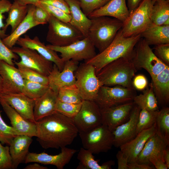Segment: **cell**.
Returning <instances> with one entry per match:
<instances>
[{
	"label": "cell",
	"instance_id": "f1b7e54d",
	"mask_svg": "<svg viewBox=\"0 0 169 169\" xmlns=\"http://www.w3.org/2000/svg\"><path fill=\"white\" fill-rule=\"evenodd\" d=\"M141 35L149 45L169 44V25H157L152 23Z\"/></svg>",
	"mask_w": 169,
	"mask_h": 169
},
{
	"label": "cell",
	"instance_id": "d590c367",
	"mask_svg": "<svg viewBox=\"0 0 169 169\" xmlns=\"http://www.w3.org/2000/svg\"><path fill=\"white\" fill-rule=\"evenodd\" d=\"M49 89L48 85L24 79L22 93L28 98L36 100L44 95Z\"/></svg>",
	"mask_w": 169,
	"mask_h": 169
},
{
	"label": "cell",
	"instance_id": "816d5d0a",
	"mask_svg": "<svg viewBox=\"0 0 169 169\" xmlns=\"http://www.w3.org/2000/svg\"><path fill=\"white\" fill-rule=\"evenodd\" d=\"M116 157L118 169H128V158L120 150L118 151Z\"/></svg>",
	"mask_w": 169,
	"mask_h": 169
},
{
	"label": "cell",
	"instance_id": "7dc6e473",
	"mask_svg": "<svg viewBox=\"0 0 169 169\" xmlns=\"http://www.w3.org/2000/svg\"><path fill=\"white\" fill-rule=\"evenodd\" d=\"M12 4L8 0H0V38L3 39L8 35L4 30L5 24L3 19L5 18L4 14L8 12Z\"/></svg>",
	"mask_w": 169,
	"mask_h": 169
},
{
	"label": "cell",
	"instance_id": "94428289",
	"mask_svg": "<svg viewBox=\"0 0 169 169\" xmlns=\"http://www.w3.org/2000/svg\"><path fill=\"white\" fill-rule=\"evenodd\" d=\"M158 0H152V1L153 3L154 4Z\"/></svg>",
	"mask_w": 169,
	"mask_h": 169
},
{
	"label": "cell",
	"instance_id": "ac0fdd59",
	"mask_svg": "<svg viewBox=\"0 0 169 169\" xmlns=\"http://www.w3.org/2000/svg\"><path fill=\"white\" fill-rule=\"evenodd\" d=\"M135 105L132 101L108 108L100 109L102 124L107 126L112 132L117 127L128 119Z\"/></svg>",
	"mask_w": 169,
	"mask_h": 169
},
{
	"label": "cell",
	"instance_id": "83f0119b",
	"mask_svg": "<svg viewBox=\"0 0 169 169\" xmlns=\"http://www.w3.org/2000/svg\"><path fill=\"white\" fill-rule=\"evenodd\" d=\"M71 16L69 23L78 29L84 37H88L91 20L82 11L79 0H65Z\"/></svg>",
	"mask_w": 169,
	"mask_h": 169
},
{
	"label": "cell",
	"instance_id": "681fc988",
	"mask_svg": "<svg viewBox=\"0 0 169 169\" xmlns=\"http://www.w3.org/2000/svg\"><path fill=\"white\" fill-rule=\"evenodd\" d=\"M148 81L146 77L139 74L134 77L132 80V85L136 90H143L147 87Z\"/></svg>",
	"mask_w": 169,
	"mask_h": 169
},
{
	"label": "cell",
	"instance_id": "74e56055",
	"mask_svg": "<svg viewBox=\"0 0 169 169\" xmlns=\"http://www.w3.org/2000/svg\"><path fill=\"white\" fill-rule=\"evenodd\" d=\"M159 110L153 111L141 110L137 124V134L142 130L150 128L155 123Z\"/></svg>",
	"mask_w": 169,
	"mask_h": 169
},
{
	"label": "cell",
	"instance_id": "5b68a950",
	"mask_svg": "<svg viewBox=\"0 0 169 169\" xmlns=\"http://www.w3.org/2000/svg\"><path fill=\"white\" fill-rule=\"evenodd\" d=\"M131 60L137 70H146L151 79L169 67L155 55L150 45L141 38L135 46Z\"/></svg>",
	"mask_w": 169,
	"mask_h": 169
},
{
	"label": "cell",
	"instance_id": "277c9868",
	"mask_svg": "<svg viewBox=\"0 0 169 169\" xmlns=\"http://www.w3.org/2000/svg\"><path fill=\"white\" fill-rule=\"evenodd\" d=\"M88 37L101 52L107 48L121 29L123 23L115 18L102 16L90 18Z\"/></svg>",
	"mask_w": 169,
	"mask_h": 169
},
{
	"label": "cell",
	"instance_id": "6f0895ef",
	"mask_svg": "<svg viewBox=\"0 0 169 169\" xmlns=\"http://www.w3.org/2000/svg\"><path fill=\"white\" fill-rule=\"evenodd\" d=\"M163 157L164 161L167 166L168 169L169 168V148L167 146L164 151L163 154Z\"/></svg>",
	"mask_w": 169,
	"mask_h": 169
},
{
	"label": "cell",
	"instance_id": "2e32d148",
	"mask_svg": "<svg viewBox=\"0 0 169 169\" xmlns=\"http://www.w3.org/2000/svg\"><path fill=\"white\" fill-rule=\"evenodd\" d=\"M61 149V152L56 155H50L44 152L37 153L29 152L24 163L37 162L44 165H51L55 166L58 169H63L69 162L77 150L66 146Z\"/></svg>",
	"mask_w": 169,
	"mask_h": 169
},
{
	"label": "cell",
	"instance_id": "9f6ffc18",
	"mask_svg": "<svg viewBox=\"0 0 169 169\" xmlns=\"http://www.w3.org/2000/svg\"><path fill=\"white\" fill-rule=\"evenodd\" d=\"M16 2L24 5H33L35 6H38L40 3L39 0H13Z\"/></svg>",
	"mask_w": 169,
	"mask_h": 169
},
{
	"label": "cell",
	"instance_id": "6da1fadb",
	"mask_svg": "<svg viewBox=\"0 0 169 169\" xmlns=\"http://www.w3.org/2000/svg\"><path fill=\"white\" fill-rule=\"evenodd\" d=\"M37 140L44 149H59L71 144L79 131L73 119L56 112L36 122Z\"/></svg>",
	"mask_w": 169,
	"mask_h": 169
},
{
	"label": "cell",
	"instance_id": "9a60e30c",
	"mask_svg": "<svg viewBox=\"0 0 169 169\" xmlns=\"http://www.w3.org/2000/svg\"><path fill=\"white\" fill-rule=\"evenodd\" d=\"M140 110L139 107L135 104L128 119L112 132L114 136L113 146H115L120 147L136 136L137 124Z\"/></svg>",
	"mask_w": 169,
	"mask_h": 169
},
{
	"label": "cell",
	"instance_id": "f6af8a7d",
	"mask_svg": "<svg viewBox=\"0 0 169 169\" xmlns=\"http://www.w3.org/2000/svg\"><path fill=\"white\" fill-rule=\"evenodd\" d=\"M12 169V162L8 146H3L0 142V169Z\"/></svg>",
	"mask_w": 169,
	"mask_h": 169
},
{
	"label": "cell",
	"instance_id": "cb8c5ba5",
	"mask_svg": "<svg viewBox=\"0 0 169 169\" xmlns=\"http://www.w3.org/2000/svg\"><path fill=\"white\" fill-rule=\"evenodd\" d=\"M129 15L126 0H110L104 6L89 14V18L102 16L111 17L124 23Z\"/></svg>",
	"mask_w": 169,
	"mask_h": 169
},
{
	"label": "cell",
	"instance_id": "c3c4849f",
	"mask_svg": "<svg viewBox=\"0 0 169 169\" xmlns=\"http://www.w3.org/2000/svg\"><path fill=\"white\" fill-rule=\"evenodd\" d=\"M50 15L41 7L35 6L33 12L35 20L40 24L44 25L48 23Z\"/></svg>",
	"mask_w": 169,
	"mask_h": 169
},
{
	"label": "cell",
	"instance_id": "4fadbf2b",
	"mask_svg": "<svg viewBox=\"0 0 169 169\" xmlns=\"http://www.w3.org/2000/svg\"><path fill=\"white\" fill-rule=\"evenodd\" d=\"M79 62L70 60L65 62L63 69L60 71L54 64L52 71L48 76L49 88L58 94L60 88L74 84L76 79L74 72L78 66Z\"/></svg>",
	"mask_w": 169,
	"mask_h": 169
},
{
	"label": "cell",
	"instance_id": "d4e9b609",
	"mask_svg": "<svg viewBox=\"0 0 169 169\" xmlns=\"http://www.w3.org/2000/svg\"><path fill=\"white\" fill-rule=\"evenodd\" d=\"M32 141V137L24 135L16 136L12 140L9 145L12 169H16L20 164L25 162Z\"/></svg>",
	"mask_w": 169,
	"mask_h": 169
},
{
	"label": "cell",
	"instance_id": "e575fe53",
	"mask_svg": "<svg viewBox=\"0 0 169 169\" xmlns=\"http://www.w3.org/2000/svg\"><path fill=\"white\" fill-rule=\"evenodd\" d=\"M58 99L61 102L70 104H80L83 100L75 84L60 88L58 93Z\"/></svg>",
	"mask_w": 169,
	"mask_h": 169
},
{
	"label": "cell",
	"instance_id": "603a6c76",
	"mask_svg": "<svg viewBox=\"0 0 169 169\" xmlns=\"http://www.w3.org/2000/svg\"><path fill=\"white\" fill-rule=\"evenodd\" d=\"M169 144V140L156 131L146 142L136 162L151 165L149 159L156 156H163L164 151Z\"/></svg>",
	"mask_w": 169,
	"mask_h": 169
},
{
	"label": "cell",
	"instance_id": "4dcf8cb0",
	"mask_svg": "<svg viewBox=\"0 0 169 169\" xmlns=\"http://www.w3.org/2000/svg\"><path fill=\"white\" fill-rule=\"evenodd\" d=\"M93 154L89 150L81 148L77 155V158L80 162L77 169H110L115 164L114 161L110 160L100 165L95 159Z\"/></svg>",
	"mask_w": 169,
	"mask_h": 169
},
{
	"label": "cell",
	"instance_id": "30bf717a",
	"mask_svg": "<svg viewBox=\"0 0 169 169\" xmlns=\"http://www.w3.org/2000/svg\"><path fill=\"white\" fill-rule=\"evenodd\" d=\"M136 95L134 88L103 85L100 88L94 101L100 109H105L133 101Z\"/></svg>",
	"mask_w": 169,
	"mask_h": 169
},
{
	"label": "cell",
	"instance_id": "836d02e7",
	"mask_svg": "<svg viewBox=\"0 0 169 169\" xmlns=\"http://www.w3.org/2000/svg\"><path fill=\"white\" fill-rule=\"evenodd\" d=\"M152 23L163 25L169 19V0H158L153 4L151 12Z\"/></svg>",
	"mask_w": 169,
	"mask_h": 169
},
{
	"label": "cell",
	"instance_id": "4316f807",
	"mask_svg": "<svg viewBox=\"0 0 169 169\" xmlns=\"http://www.w3.org/2000/svg\"><path fill=\"white\" fill-rule=\"evenodd\" d=\"M35 7L34 5H29L27 14L25 19L10 34L2 39L4 44L9 49L14 47L18 39L28 30L40 25L34 18Z\"/></svg>",
	"mask_w": 169,
	"mask_h": 169
},
{
	"label": "cell",
	"instance_id": "b9f144b4",
	"mask_svg": "<svg viewBox=\"0 0 169 169\" xmlns=\"http://www.w3.org/2000/svg\"><path fill=\"white\" fill-rule=\"evenodd\" d=\"M81 9L87 17L93 12L101 8L110 0H79Z\"/></svg>",
	"mask_w": 169,
	"mask_h": 169
},
{
	"label": "cell",
	"instance_id": "44dd1931",
	"mask_svg": "<svg viewBox=\"0 0 169 169\" xmlns=\"http://www.w3.org/2000/svg\"><path fill=\"white\" fill-rule=\"evenodd\" d=\"M0 104L10 120L12 127L17 135H24L31 137L36 136V122L23 118L10 105L0 98Z\"/></svg>",
	"mask_w": 169,
	"mask_h": 169
},
{
	"label": "cell",
	"instance_id": "bcb514c9",
	"mask_svg": "<svg viewBox=\"0 0 169 169\" xmlns=\"http://www.w3.org/2000/svg\"><path fill=\"white\" fill-rule=\"evenodd\" d=\"M153 52L155 55L164 64L169 66V44L156 45Z\"/></svg>",
	"mask_w": 169,
	"mask_h": 169
},
{
	"label": "cell",
	"instance_id": "f907efd6",
	"mask_svg": "<svg viewBox=\"0 0 169 169\" xmlns=\"http://www.w3.org/2000/svg\"><path fill=\"white\" fill-rule=\"evenodd\" d=\"M44 3L59 8L65 12L69 13L68 5L65 0H39Z\"/></svg>",
	"mask_w": 169,
	"mask_h": 169
},
{
	"label": "cell",
	"instance_id": "60d3db41",
	"mask_svg": "<svg viewBox=\"0 0 169 169\" xmlns=\"http://www.w3.org/2000/svg\"><path fill=\"white\" fill-rule=\"evenodd\" d=\"M16 136L13 127L8 125L5 122L0 112V142L2 144L9 146L12 140Z\"/></svg>",
	"mask_w": 169,
	"mask_h": 169
},
{
	"label": "cell",
	"instance_id": "5bb4252c",
	"mask_svg": "<svg viewBox=\"0 0 169 169\" xmlns=\"http://www.w3.org/2000/svg\"><path fill=\"white\" fill-rule=\"evenodd\" d=\"M13 52L21 59L18 62L48 76L52 70L53 63L44 57L36 51L23 47H13Z\"/></svg>",
	"mask_w": 169,
	"mask_h": 169
},
{
	"label": "cell",
	"instance_id": "8d00e7d4",
	"mask_svg": "<svg viewBox=\"0 0 169 169\" xmlns=\"http://www.w3.org/2000/svg\"><path fill=\"white\" fill-rule=\"evenodd\" d=\"M14 63L17 66L18 69L24 79L48 85V76L43 75L33 69L22 64L14 60Z\"/></svg>",
	"mask_w": 169,
	"mask_h": 169
},
{
	"label": "cell",
	"instance_id": "9c48e42d",
	"mask_svg": "<svg viewBox=\"0 0 169 169\" xmlns=\"http://www.w3.org/2000/svg\"><path fill=\"white\" fill-rule=\"evenodd\" d=\"M79 134L83 147L93 154L107 152L113 146L112 132L104 124L87 132L79 133Z\"/></svg>",
	"mask_w": 169,
	"mask_h": 169
},
{
	"label": "cell",
	"instance_id": "8fae6325",
	"mask_svg": "<svg viewBox=\"0 0 169 169\" xmlns=\"http://www.w3.org/2000/svg\"><path fill=\"white\" fill-rule=\"evenodd\" d=\"M47 46L60 53V57L64 62L70 60L85 61L92 59L97 54L95 48L88 37L65 46H56L50 44Z\"/></svg>",
	"mask_w": 169,
	"mask_h": 169
},
{
	"label": "cell",
	"instance_id": "ba28073f",
	"mask_svg": "<svg viewBox=\"0 0 169 169\" xmlns=\"http://www.w3.org/2000/svg\"><path fill=\"white\" fill-rule=\"evenodd\" d=\"M75 72V84L83 100L95 101L103 84L97 77L94 67L84 62L78 66Z\"/></svg>",
	"mask_w": 169,
	"mask_h": 169
},
{
	"label": "cell",
	"instance_id": "ffe728a7",
	"mask_svg": "<svg viewBox=\"0 0 169 169\" xmlns=\"http://www.w3.org/2000/svg\"><path fill=\"white\" fill-rule=\"evenodd\" d=\"M16 44L21 47L36 51L46 59L54 63L60 71L63 69L65 62L58 55L57 52L45 45L37 36L31 38L29 36L25 35L24 37H20Z\"/></svg>",
	"mask_w": 169,
	"mask_h": 169
},
{
	"label": "cell",
	"instance_id": "52a82bcc",
	"mask_svg": "<svg viewBox=\"0 0 169 169\" xmlns=\"http://www.w3.org/2000/svg\"><path fill=\"white\" fill-rule=\"evenodd\" d=\"M152 0H143L123 23L121 30L125 37L141 34L152 23Z\"/></svg>",
	"mask_w": 169,
	"mask_h": 169
},
{
	"label": "cell",
	"instance_id": "7c38bea8",
	"mask_svg": "<svg viewBox=\"0 0 169 169\" xmlns=\"http://www.w3.org/2000/svg\"><path fill=\"white\" fill-rule=\"evenodd\" d=\"M73 119L79 133L87 132L102 124L100 109L94 101L83 100L79 111Z\"/></svg>",
	"mask_w": 169,
	"mask_h": 169
},
{
	"label": "cell",
	"instance_id": "ee69618b",
	"mask_svg": "<svg viewBox=\"0 0 169 169\" xmlns=\"http://www.w3.org/2000/svg\"><path fill=\"white\" fill-rule=\"evenodd\" d=\"M19 56L8 47L0 38V61H3L9 64L14 65L13 59L16 60Z\"/></svg>",
	"mask_w": 169,
	"mask_h": 169
},
{
	"label": "cell",
	"instance_id": "e0dca14e",
	"mask_svg": "<svg viewBox=\"0 0 169 169\" xmlns=\"http://www.w3.org/2000/svg\"><path fill=\"white\" fill-rule=\"evenodd\" d=\"M0 75L2 79L0 93H22L24 79L18 68L3 61H0Z\"/></svg>",
	"mask_w": 169,
	"mask_h": 169
},
{
	"label": "cell",
	"instance_id": "7402d4cb",
	"mask_svg": "<svg viewBox=\"0 0 169 169\" xmlns=\"http://www.w3.org/2000/svg\"><path fill=\"white\" fill-rule=\"evenodd\" d=\"M157 131L156 123L138 133L132 140L119 148L128 158V163L136 161L138 156L149 138Z\"/></svg>",
	"mask_w": 169,
	"mask_h": 169
},
{
	"label": "cell",
	"instance_id": "d6986e66",
	"mask_svg": "<svg viewBox=\"0 0 169 169\" xmlns=\"http://www.w3.org/2000/svg\"><path fill=\"white\" fill-rule=\"evenodd\" d=\"M0 98L23 118L36 122L33 115L35 100L28 98L22 93H0Z\"/></svg>",
	"mask_w": 169,
	"mask_h": 169
},
{
	"label": "cell",
	"instance_id": "8992f818",
	"mask_svg": "<svg viewBox=\"0 0 169 169\" xmlns=\"http://www.w3.org/2000/svg\"><path fill=\"white\" fill-rule=\"evenodd\" d=\"M48 23L46 40L52 45L65 46L85 38L69 23L60 21L52 15Z\"/></svg>",
	"mask_w": 169,
	"mask_h": 169
},
{
	"label": "cell",
	"instance_id": "11a10c76",
	"mask_svg": "<svg viewBox=\"0 0 169 169\" xmlns=\"http://www.w3.org/2000/svg\"><path fill=\"white\" fill-rule=\"evenodd\" d=\"M143 0H127V7L129 14L133 12L139 5Z\"/></svg>",
	"mask_w": 169,
	"mask_h": 169
},
{
	"label": "cell",
	"instance_id": "484cf974",
	"mask_svg": "<svg viewBox=\"0 0 169 169\" xmlns=\"http://www.w3.org/2000/svg\"><path fill=\"white\" fill-rule=\"evenodd\" d=\"M58 94L49 89L42 96L35 100L33 115L35 121L56 112Z\"/></svg>",
	"mask_w": 169,
	"mask_h": 169
},
{
	"label": "cell",
	"instance_id": "91938a15",
	"mask_svg": "<svg viewBox=\"0 0 169 169\" xmlns=\"http://www.w3.org/2000/svg\"><path fill=\"white\" fill-rule=\"evenodd\" d=\"M2 79L0 75V93L1 92L2 90Z\"/></svg>",
	"mask_w": 169,
	"mask_h": 169
},
{
	"label": "cell",
	"instance_id": "d6a6232c",
	"mask_svg": "<svg viewBox=\"0 0 169 169\" xmlns=\"http://www.w3.org/2000/svg\"><path fill=\"white\" fill-rule=\"evenodd\" d=\"M133 101L141 110L153 111L159 110L158 102L151 84L149 87L143 90L142 94L136 96Z\"/></svg>",
	"mask_w": 169,
	"mask_h": 169
},
{
	"label": "cell",
	"instance_id": "db71d44e",
	"mask_svg": "<svg viewBox=\"0 0 169 169\" xmlns=\"http://www.w3.org/2000/svg\"><path fill=\"white\" fill-rule=\"evenodd\" d=\"M128 169H153L155 168L151 165L139 163L134 162L128 163Z\"/></svg>",
	"mask_w": 169,
	"mask_h": 169
},
{
	"label": "cell",
	"instance_id": "3957f363",
	"mask_svg": "<svg viewBox=\"0 0 169 169\" xmlns=\"http://www.w3.org/2000/svg\"><path fill=\"white\" fill-rule=\"evenodd\" d=\"M137 71L131 59L124 58L108 64L96 75L103 85L134 88L132 80Z\"/></svg>",
	"mask_w": 169,
	"mask_h": 169
},
{
	"label": "cell",
	"instance_id": "1f68e13d",
	"mask_svg": "<svg viewBox=\"0 0 169 169\" xmlns=\"http://www.w3.org/2000/svg\"><path fill=\"white\" fill-rule=\"evenodd\" d=\"M28 8V5H23L16 2H14L12 4L5 23L4 30L6 32L9 26L11 27V32L15 30L25 19Z\"/></svg>",
	"mask_w": 169,
	"mask_h": 169
},
{
	"label": "cell",
	"instance_id": "f546056e",
	"mask_svg": "<svg viewBox=\"0 0 169 169\" xmlns=\"http://www.w3.org/2000/svg\"><path fill=\"white\" fill-rule=\"evenodd\" d=\"M158 102L163 105L169 102V67L163 70L151 83Z\"/></svg>",
	"mask_w": 169,
	"mask_h": 169
},
{
	"label": "cell",
	"instance_id": "7a4b0ae2",
	"mask_svg": "<svg viewBox=\"0 0 169 169\" xmlns=\"http://www.w3.org/2000/svg\"><path fill=\"white\" fill-rule=\"evenodd\" d=\"M141 38V34L125 37L120 29L107 48L84 62L93 66L97 74L104 67L114 60L124 58L131 59L135 46Z\"/></svg>",
	"mask_w": 169,
	"mask_h": 169
},
{
	"label": "cell",
	"instance_id": "f35d334b",
	"mask_svg": "<svg viewBox=\"0 0 169 169\" xmlns=\"http://www.w3.org/2000/svg\"><path fill=\"white\" fill-rule=\"evenodd\" d=\"M157 131L169 140V108L164 107L159 110L156 119Z\"/></svg>",
	"mask_w": 169,
	"mask_h": 169
},
{
	"label": "cell",
	"instance_id": "680465c9",
	"mask_svg": "<svg viewBox=\"0 0 169 169\" xmlns=\"http://www.w3.org/2000/svg\"><path fill=\"white\" fill-rule=\"evenodd\" d=\"M26 166L24 169H47L48 167L39 165L37 162Z\"/></svg>",
	"mask_w": 169,
	"mask_h": 169
},
{
	"label": "cell",
	"instance_id": "ab89813d",
	"mask_svg": "<svg viewBox=\"0 0 169 169\" xmlns=\"http://www.w3.org/2000/svg\"><path fill=\"white\" fill-rule=\"evenodd\" d=\"M81 105L82 103L70 104L63 102L58 100L55 110L56 112L68 117L73 119L79 111Z\"/></svg>",
	"mask_w": 169,
	"mask_h": 169
},
{
	"label": "cell",
	"instance_id": "7bdbcfd3",
	"mask_svg": "<svg viewBox=\"0 0 169 169\" xmlns=\"http://www.w3.org/2000/svg\"><path fill=\"white\" fill-rule=\"evenodd\" d=\"M39 6L47 11L51 15L59 20L66 23H69L71 16L63 10L49 4L41 2Z\"/></svg>",
	"mask_w": 169,
	"mask_h": 169
},
{
	"label": "cell",
	"instance_id": "f5cc1de1",
	"mask_svg": "<svg viewBox=\"0 0 169 169\" xmlns=\"http://www.w3.org/2000/svg\"><path fill=\"white\" fill-rule=\"evenodd\" d=\"M149 161L156 169H168L164 161L163 156H156L151 158L149 159Z\"/></svg>",
	"mask_w": 169,
	"mask_h": 169
}]
</instances>
